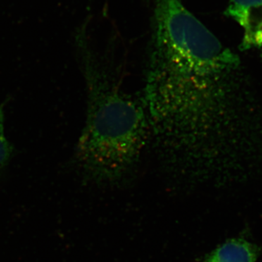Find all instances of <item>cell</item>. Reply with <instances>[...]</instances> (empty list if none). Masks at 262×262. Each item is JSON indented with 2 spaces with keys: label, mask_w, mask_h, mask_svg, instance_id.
<instances>
[{
  "label": "cell",
  "mask_w": 262,
  "mask_h": 262,
  "mask_svg": "<svg viewBox=\"0 0 262 262\" xmlns=\"http://www.w3.org/2000/svg\"><path fill=\"white\" fill-rule=\"evenodd\" d=\"M13 155V146L5 130L4 103L0 104V173L9 165Z\"/></svg>",
  "instance_id": "5b68a950"
},
{
  "label": "cell",
  "mask_w": 262,
  "mask_h": 262,
  "mask_svg": "<svg viewBox=\"0 0 262 262\" xmlns=\"http://www.w3.org/2000/svg\"><path fill=\"white\" fill-rule=\"evenodd\" d=\"M225 14L244 29L242 51L262 49V0H229Z\"/></svg>",
  "instance_id": "3957f363"
},
{
  "label": "cell",
  "mask_w": 262,
  "mask_h": 262,
  "mask_svg": "<svg viewBox=\"0 0 262 262\" xmlns=\"http://www.w3.org/2000/svg\"><path fill=\"white\" fill-rule=\"evenodd\" d=\"M258 255L254 244L246 239H232L210 253L206 262H256Z\"/></svg>",
  "instance_id": "277c9868"
},
{
  "label": "cell",
  "mask_w": 262,
  "mask_h": 262,
  "mask_svg": "<svg viewBox=\"0 0 262 262\" xmlns=\"http://www.w3.org/2000/svg\"><path fill=\"white\" fill-rule=\"evenodd\" d=\"M87 24L75 34L88 99L76 161L86 179L115 182L139 163L149 138V122L143 102L127 94L91 46Z\"/></svg>",
  "instance_id": "7a4b0ae2"
},
{
  "label": "cell",
  "mask_w": 262,
  "mask_h": 262,
  "mask_svg": "<svg viewBox=\"0 0 262 262\" xmlns=\"http://www.w3.org/2000/svg\"><path fill=\"white\" fill-rule=\"evenodd\" d=\"M239 57L222 43L172 57H148L143 104L163 166L204 177L220 169L233 128Z\"/></svg>",
  "instance_id": "6da1fadb"
}]
</instances>
